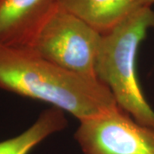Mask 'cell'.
<instances>
[{
	"instance_id": "cell-1",
	"label": "cell",
	"mask_w": 154,
	"mask_h": 154,
	"mask_svg": "<svg viewBox=\"0 0 154 154\" xmlns=\"http://www.w3.org/2000/svg\"><path fill=\"white\" fill-rule=\"evenodd\" d=\"M0 89L50 104L79 121L117 106L98 80L67 71L26 47L0 45Z\"/></svg>"
},
{
	"instance_id": "cell-2",
	"label": "cell",
	"mask_w": 154,
	"mask_h": 154,
	"mask_svg": "<svg viewBox=\"0 0 154 154\" xmlns=\"http://www.w3.org/2000/svg\"><path fill=\"white\" fill-rule=\"evenodd\" d=\"M151 29H154V11L152 6H140L102 34L96 77L109 89L119 108L139 123L154 128V110L144 96L136 74L139 47Z\"/></svg>"
},
{
	"instance_id": "cell-3",
	"label": "cell",
	"mask_w": 154,
	"mask_h": 154,
	"mask_svg": "<svg viewBox=\"0 0 154 154\" xmlns=\"http://www.w3.org/2000/svg\"><path fill=\"white\" fill-rule=\"evenodd\" d=\"M102 34L58 5L28 48L67 71L97 80Z\"/></svg>"
},
{
	"instance_id": "cell-4",
	"label": "cell",
	"mask_w": 154,
	"mask_h": 154,
	"mask_svg": "<svg viewBox=\"0 0 154 154\" xmlns=\"http://www.w3.org/2000/svg\"><path fill=\"white\" fill-rule=\"evenodd\" d=\"M80 122L75 139L84 154H154V128L118 106Z\"/></svg>"
},
{
	"instance_id": "cell-5",
	"label": "cell",
	"mask_w": 154,
	"mask_h": 154,
	"mask_svg": "<svg viewBox=\"0 0 154 154\" xmlns=\"http://www.w3.org/2000/svg\"><path fill=\"white\" fill-rule=\"evenodd\" d=\"M57 6V0H0V45L28 47Z\"/></svg>"
},
{
	"instance_id": "cell-6",
	"label": "cell",
	"mask_w": 154,
	"mask_h": 154,
	"mask_svg": "<svg viewBox=\"0 0 154 154\" xmlns=\"http://www.w3.org/2000/svg\"><path fill=\"white\" fill-rule=\"evenodd\" d=\"M58 5L98 32H109L140 7V0H57Z\"/></svg>"
},
{
	"instance_id": "cell-7",
	"label": "cell",
	"mask_w": 154,
	"mask_h": 154,
	"mask_svg": "<svg viewBox=\"0 0 154 154\" xmlns=\"http://www.w3.org/2000/svg\"><path fill=\"white\" fill-rule=\"evenodd\" d=\"M64 112L56 107L44 110L24 132L0 141V154H29L46 138L62 131L67 126Z\"/></svg>"
},
{
	"instance_id": "cell-8",
	"label": "cell",
	"mask_w": 154,
	"mask_h": 154,
	"mask_svg": "<svg viewBox=\"0 0 154 154\" xmlns=\"http://www.w3.org/2000/svg\"><path fill=\"white\" fill-rule=\"evenodd\" d=\"M154 4V0H140V6H152Z\"/></svg>"
}]
</instances>
